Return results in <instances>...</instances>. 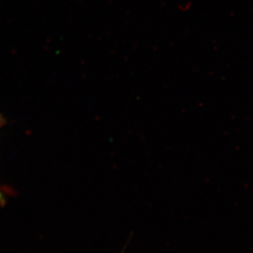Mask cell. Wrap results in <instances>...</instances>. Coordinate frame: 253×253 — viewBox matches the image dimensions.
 Masks as SVG:
<instances>
[{
	"label": "cell",
	"instance_id": "obj_1",
	"mask_svg": "<svg viewBox=\"0 0 253 253\" xmlns=\"http://www.w3.org/2000/svg\"><path fill=\"white\" fill-rule=\"evenodd\" d=\"M4 124H5V120H4V118H2V116H0V128L2 127ZM5 201H6L5 193L3 192V190L0 188V206H3L5 204Z\"/></svg>",
	"mask_w": 253,
	"mask_h": 253
}]
</instances>
